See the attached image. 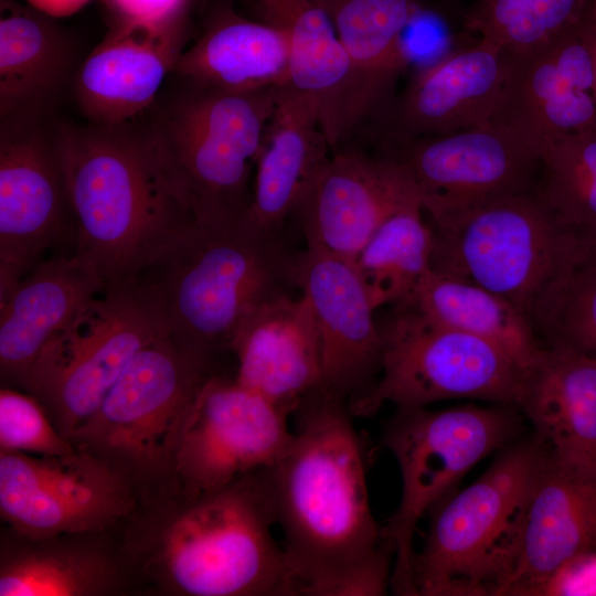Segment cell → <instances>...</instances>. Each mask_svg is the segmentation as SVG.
Masks as SVG:
<instances>
[{"instance_id":"cell-41","label":"cell","mask_w":596,"mask_h":596,"mask_svg":"<svg viewBox=\"0 0 596 596\" xmlns=\"http://www.w3.org/2000/svg\"><path fill=\"white\" fill-rule=\"evenodd\" d=\"M590 20H592V24H593V26L595 29V32H596V0H592Z\"/></svg>"},{"instance_id":"cell-16","label":"cell","mask_w":596,"mask_h":596,"mask_svg":"<svg viewBox=\"0 0 596 596\" xmlns=\"http://www.w3.org/2000/svg\"><path fill=\"white\" fill-rule=\"evenodd\" d=\"M0 292L44 258L71 228L56 153L39 116L1 119Z\"/></svg>"},{"instance_id":"cell-35","label":"cell","mask_w":596,"mask_h":596,"mask_svg":"<svg viewBox=\"0 0 596 596\" xmlns=\"http://www.w3.org/2000/svg\"><path fill=\"white\" fill-rule=\"evenodd\" d=\"M544 345L564 347L596 359V243L551 299L536 326Z\"/></svg>"},{"instance_id":"cell-28","label":"cell","mask_w":596,"mask_h":596,"mask_svg":"<svg viewBox=\"0 0 596 596\" xmlns=\"http://www.w3.org/2000/svg\"><path fill=\"white\" fill-rule=\"evenodd\" d=\"M288 60L284 29L269 21L230 17L183 50L173 71L199 87L245 93L285 85Z\"/></svg>"},{"instance_id":"cell-25","label":"cell","mask_w":596,"mask_h":596,"mask_svg":"<svg viewBox=\"0 0 596 596\" xmlns=\"http://www.w3.org/2000/svg\"><path fill=\"white\" fill-rule=\"evenodd\" d=\"M107 285L73 253L43 258L0 292V373L20 386L51 338Z\"/></svg>"},{"instance_id":"cell-22","label":"cell","mask_w":596,"mask_h":596,"mask_svg":"<svg viewBox=\"0 0 596 596\" xmlns=\"http://www.w3.org/2000/svg\"><path fill=\"white\" fill-rule=\"evenodd\" d=\"M596 551V470L547 457L526 508L517 560L499 596H523L570 558Z\"/></svg>"},{"instance_id":"cell-37","label":"cell","mask_w":596,"mask_h":596,"mask_svg":"<svg viewBox=\"0 0 596 596\" xmlns=\"http://www.w3.org/2000/svg\"><path fill=\"white\" fill-rule=\"evenodd\" d=\"M459 39L466 38L455 34L443 12L419 3L401 34L400 47L406 67L416 66L417 72L472 42Z\"/></svg>"},{"instance_id":"cell-19","label":"cell","mask_w":596,"mask_h":596,"mask_svg":"<svg viewBox=\"0 0 596 596\" xmlns=\"http://www.w3.org/2000/svg\"><path fill=\"white\" fill-rule=\"evenodd\" d=\"M508 71V54L472 41L415 72L408 84L368 127L375 137L446 135L489 124Z\"/></svg>"},{"instance_id":"cell-1","label":"cell","mask_w":596,"mask_h":596,"mask_svg":"<svg viewBox=\"0 0 596 596\" xmlns=\"http://www.w3.org/2000/svg\"><path fill=\"white\" fill-rule=\"evenodd\" d=\"M294 414L292 440L268 476L301 595H385L394 555L372 514L364 448L348 402L319 387Z\"/></svg>"},{"instance_id":"cell-43","label":"cell","mask_w":596,"mask_h":596,"mask_svg":"<svg viewBox=\"0 0 596 596\" xmlns=\"http://www.w3.org/2000/svg\"><path fill=\"white\" fill-rule=\"evenodd\" d=\"M593 240H594V241H595V243H596V236H595V237H594Z\"/></svg>"},{"instance_id":"cell-27","label":"cell","mask_w":596,"mask_h":596,"mask_svg":"<svg viewBox=\"0 0 596 596\" xmlns=\"http://www.w3.org/2000/svg\"><path fill=\"white\" fill-rule=\"evenodd\" d=\"M330 152L316 106L290 86H279L243 219L259 231L280 233Z\"/></svg>"},{"instance_id":"cell-9","label":"cell","mask_w":596,"mask_h":596,"mask_svg":"<svg viewBox=\"0 0 596 596\" xmlns=\"http://www.w3.org/2000/svg\"><path fill=\"white\" fill-rule=\"evenodd\" d=\"M164 332L158 301L141 279L106 286L51 338L19 387L68 439L132 358Z\"/></svg>"},{"instance_id":"cell-15","label":"cell","mask_w":596,"mask_h":596,"mask_svg":"<svg viewBox=\"0 0 596 596\" xmlns=\"http://www.w3.org/2000/svg\"><path fill=\"white\" fill-rule=\"evenodd\" d=\"M596 32L590 12L551 42L508 54L491 121L512 129L541 158L558 140L596 126Z\"/></svg>"},{"instance_id":"cell-40","label":"cell","mask_w":596,"mask_h":596,"mask_svg":"<svg viewBox=\"0 0 596 596\" xmlns=\"http://www.w3.org/2000/svg\"><path fill=\"white\" fill-rule=\"evenodd\" d=\"M31 7L51 18H64L76 13L91 0H26Z\"/></svg>"},{"instance_id":"cell-26","label":"cell","mask_w":596,"mask_h":596,"mask_svg":"<svg viewBox=\"0 0 596 596\" xmlns=\"http://www.w3.org/2000/svg\"><path fill=\"white\" fill-rule=\"evenodd\" d=\"M517 408L558 462L596 470V359L544 345L525 371Z\"/></svg>"},{"instance_id":"cell-39","label":"cell","mask_w":596,"mask_h":596,"mask_svg":"<svg viewBox=\"0 0 596 596\" xmlns=\"http://www.w3.org/2000/svg\"><path fill=\"white\" fill-rule=\"evenodd\" d=\"M128 24L159 29L175 24L187 0H108Z\"/></svg>"},{"instance_id":"cell-5","label":"cell","mask_w":596,"mask_h":596,"mask_svg":"<svg viewBox=\"0 0 596 596\" xmlns=\"http://www.w3.org/2000/svg\"><path fill=\"white\" fill-rule=\"evenodd\" d=\"M214 373L164 332L132 358L68 440L120 478L138 508L177 494L181 435L199 392Z\"/></svg>"},{"instance_id":"cell-6","label":"cell","mask_w":596,"mask_h":596,"mask_svg":"<svg viewBox=\"0 0 596 596\" xmlns=\"http://www.w3.org/2000/svg\"><path fill=\"white\" fill-rule=\"evenodd\" d=\"M549 446L536 433L434 511L413 558L415 596H499L512 573L526 508Z\"/></svg>"},{"instance_id":"cell-42","label":"cell","mask_w":596,"mask_h":596,"mask_svg":"<svg viewBox=\"0 0 596 596\" xmlns=\"http://www.w3.org/2000/svg\"><path fill=\"white\" fill-rule=\"evenodd\" d=\"M595 83H596V65H595Z\"/></svg>"},{"instance_id":"cell-7","label":"cell","mask_w":596,"mask_h":596,"mask_svg":"<svg viewBox=\"0 0 596 596\" xmlns=\"http://www.w3.org/2000/svg\"><path fill=\"white\" fill-rule=\"evenodd\" d=\"M429 225L432 269L508 300L535 332L551 299L592 242L564 223L535 189Z\"/></svg>"},{"instance_id":"cell-33","label":"cell","mask_w":596,"mask_h":596,"mask_svg":"<svg viewBox=\"0 0 596 596\" xmlns=\"http://www.w3.org/2000/svg\"><path fill=\"white\" fill-rule=\"evenodd\" d=\"M592 0H477L464 17L468 32L507 54L542 46L583 21Z\"/></svg>"},{"instance_id":"cell-21","label":"cell","mask_w":596,"mask_h":596,"mask_svg":"<svg viewBox=\"0 0 596 596\" xmlns=\"http://www.w3.org/2000/svg\"><path fill=\"white\" fill-rule=\"evenodd\" d=\"M136 584L115 531L1 536L0 596H111Z\"/></svg>"},{"instance_id":"cell-4","label":"cell","mask_w":596,"mask_h":596,"mask_svg":"<svg viewBox=\"0 0 596 596\" xmlns=\"http://www.w3.org/2000/svg\"><path fill=\"white\" fill-rule=\"evenodd\" d=\"M279 236L243 217L194 220L138 277L158 301L169 336L212 371L257 308L297 288L296 254Z\"/></svg>"},{"instance_id":"cell-32","label":"cell","mask_w":596,"mask_h":596,"mask_svg":"<svg viewBox=\"0 0 596 596\" xmlns=\"http://www.w3.org/2000/svg\"><path fill=\"white\" fill-rule=\"evenodd\" d=\"M433 231L419 199L394 212L354 259L374 310L409 302L432 269Z\"/></svg>"},{"instance_id":"cell-29","label":"cell","mask_w":596,"mask_h":596,"mask_svg":"<svg viewBox=\"0 0 596 596\" xmlns=\"http://www.w3.org/2000/svg\"><path fill=\"white\" fill-rule=\"evenodd\" d=\"M348 52L355 77L360 130L392 102L407 67L400 39L418 0H321Z\"/></svg>"},{"instance_id":"cell-2","label":"cell","mask_w":596,"mask_h":596,"mask_svg":"<svg viewBox=\"0 0 596 596\" xmlns=\"http://www.w3.org/2000/svg\"><path fill=\"white\" fill-rule=\"evenodd\" d=\"M268 468L225 487L137 508L116 531L137 584L175 596H300L273 534Z\"/></svg>"},{"instance_id":"cell-18","label":"cell","mask_w":596,"mask_h":596,"mask_svg":"<svg viewBox=\"0 0 596 596\" xmlns=\"http://www.w3.org/2000/svg\"><path fill=\"white\" fill-rule=\"evenodd\" d=\"M295 280L319 336L320 389L349 404L374 385L382 366L381 334L363 281L353 262L309 244L296 254Z\"/></svg>"},{"instance_id":"cell-14","label":"cell","mask_w":596,"mask_h":596,"mask_svg":"<svg viewBox=\"0 0 596 596\" xmlns=\"http://www.w3.org/2000/svg\"><path fill=\"white\" fill-rule=\"evenodd\" d=\"M288 417L235 376L211 375L196 396L178 446L179 493L200 496L272 467L292 440Z\"/></svg>"},{"instance_id":"cell-23","label":"cell","mask_w":596,"mask_h":596,"mask_svg":"<svg viewBox=\"0 0 596 596\" xmlns=\"http://www.w3.org/2000/svg\"><path fill=\"white\" fill-rule=\"evenodd\" d=\"M184 49L175 24L123 23L86 57L75 78L77 104L94 125H121L147 109Z\"/></svg>"},{"instance_id":"cell-38","label":"cell","mask_w":596,"mask_h":596,"mask_svg":"<svg viewBox=\"0 0 596 596\" xmlns=\"http://www.w3.org/2000/svg\"><path fill=\"white\" fill-rule=\"evenodd\" d=\"M523 596H596V551L570 558Z\"/></svg>"},{"instance_id":"cell-36","label":"cell","mask_w":596,"mask_h":596,"mask_svg":"<svg viewBox=\"0 0 596 596\" xmlns=\"http://www.w3.org/2000/svg\"><path fill=\"white\" fill-rule=\"evenodd\" d=\"M75 450L34 396L9 386L1 389L0 451L65 456Z\"/></svg>"},{"instance_id":"cell-31","label":"cell","mask_w":596,"mask_h":596,"mask_svg":"<svg viewBox=\"0 0 596 596\" xmlns=\"http://www.w3.org/2000/svg\"><path fill=\"white\" fill-rule=\"evenodd\" d=\"M405 306H412L443 326L497 345L525 371L544 347L528 319L508 300L434 269Z\"/></svg>"},{"instance_id":"cell-8","label":"cell","mask_w":596,"mask_h":596,"mask_svg":"<svg viewBox=\"0 0 596 596\" xmlns=\"http://www.w3.org/2000/svg\"><path fill=\"white\" fill-rule=\"evenodd\" d=\"M183 84L146 134L195 221L235 222L252 203L279 86L232 93Z\"/></svg>"},{"instance_id":"cell-17","label":"cell","mask_w":596,"mask_h":596,"mask_svg":"<svg viewBox=\"0 0 596 596\" xmlns=\"http://www.w3.org/2000/svg\"><path fill=\"white\" fill-rule=\"evenodd\" d=\"M417 191L392 160L345 146L330 152L292 215L306 244L354 263L374 232Z\"/></svg>"},{"instance_id":"cell-34","label":"cell","mask_w":596,"mask_h":596,"mask_svg":"<svg viewBox=\"0 0 596 596\" xmlns=\"http://www.w3.org/2000/svg\"><path fill=\"white\" fill-rule=\"evenodd\" d=\"M535 190L564 223L596 236V126L545 151Z\"/></svg>"},{"instance_id":"cell-11","label":"cell","mask_w":596,"mask_h":596,"mask_svg":"<svg viewBox=\"0 0 596 596\" xmlns=\"http://www.w3.org/2000/svg\"><path fill=\"white\" fill-rule=\"evenodd\" d=\"M377 326L381 372L366 393L348 404L353 416H372L385 403L411 408L451 398L517 407L525 370L497 345L412 306L391 307Z\"/></svg>"},{"instance_id":"cell-30","label":"cell","mask_w":596,"mask_h":596,"mask_svg":"<svg viewBox=\"0 0 596 596\" xmlns=\"http://www.w3.org/2000/svg\"><path fill=\"white\" fill-rule=\"evenodd\" d=\"M2 7L0 19L1 119L40 116L60 88L70 50L57 28L40 14Z\"/></svg>"},{"instance_id":"cell-10","label":"cell","mask_w":596,"mask_h":596,"mask_svg":"<svg viewBox=\"0 0 596 596\" xmlns=\"http://www.w3.org/2000/svg\"><path fill=\"white\" fill-rule=\"evenodd\" d=\"M514 406L464 405L433 411L397 408L382 443L401 472L402 492L382 536L393 551L391 590L415 596L414 538L419 520L448 497L481 459L514 441L521 427Z\"/></svg>"},{"instance_id":"cell-44","label":"cell","mask_w":596,"mask_h":596,"mask_svg":"<svg viewBox=\"0 0 596 596\" xmlns=\"http://www.w3.org/2000/svg\"><path fill=\"white\" fill-rule=\"evenodd\" d=\"M266 1H268V0H266Z\"/></svg>"},{"instance_id":"cell-12","label":"cell","mask_w":596,"mask_h":596,"mask_svg":"<svg viewBox=\"0 0 596 596\" xmlns=\"http://www.w3.org/2000/svg\"><path fill=\"white\" fill-rule=\"evenodd\" d=\"M375 155L412 180L430 224L534 190L542 158L497 121L446 135L375 137Z\"/></svg>"},{"instance_id":"cell-13","label":"cell","mask_w":596,"mask_h":596,"mask_svg":"<svg viewBox=\"0 0 596 596\" xmlns=\"http://www.w3.org/2000/svg\"><path fill=\"white\" fill-rule=\"evenodd\" d=\"M137 508L128 486L84 451H0V515L14 533L46 538L114 532Z\"/></svg>"},{"instance_id":"cell-3","label":"cell","mask_w":596,"mask_h":596,"mask_svg":"<svg viewBox=\"0 0 596 596\" xmlns=\"http://www.w3.org/2000/svg\"><path fill=\"white\" fill-rule=\"evenodd\" d=\"M55 147L73 251L107 285L136 280L194 221L146 131L62 124Z\"/></svg>"},{"instance_id":"cell-24","label":"cell","mask_w":596,"mask_h":596,"mask_svg":"<svg viewBox=\"0 0 596 596\" xmlns=\"http://www.w3.org/2000/svg\"><path fill=\"white\" fill-rule=\"evenodd\" d=\"M269 22L289 41L286 85L317 108L331 151L359 132L355 77L351 58L321 0H268Z\"/></svg>"},{"instance_id":"cell-20","label":"cell","mask_w":596,"mask_h":596,"mask_svg":"<svg viewBox=\"0 0 596 596\" xmlns=\"http://www.w3.org/2000/svg\"><path fill=\"white\" fill-rule=\"evenodd\" d=\"M231 353L235 379L289 416L321 385L319 336L302 292L283 294L257 308L240 327Z\"/></svg>"}]
</instances>
